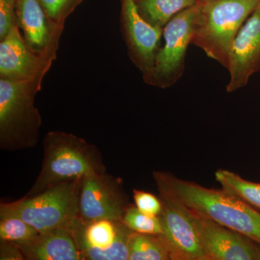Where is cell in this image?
Segmentation results:
<instances>
[{
    "label": "cell",
    "instance_id": "obj_1",
    "mask_svg": "<svg viewBox=\"0 0 260 260\" xmlns=\"http://www.w3.org/2000/svg\"><path fill=\"white\" fill-rule=\"evenodd\" d=\"M42 145V169L25 196L90 174L107 172L100 150L77 135L53 130L45 135Z\"/></svg>",
    "mask_w": 260,
    "mask_h": 260
},
{
    "label": "cell",
    "instance_id": "obj_2",
    "mask_svg": "<svg viewBox=\"0 0 260 260\" xmlns=\"http://www.w3.org/2000/svg\"><path fill=\"white\" fill-rule=\"evenodd\" d=\"M155 172L189 209L260 244V213L224 189H208L170 173Z\"/></svg>",
    "mask_w": 260,
    "mask_h": 260
},
{
    "label": "cell",
    "instance_id": "obj_3",
    "mask_svg": "<svg viewBox=\"0 0 260 260\" xmlns=\"http://www.w3.org/2000/svg\"><path fill=\"white\" fill-rule=\"evenodd\" d=\"M40 90L34 84L0 78L1 150H28L39 143L42 118L35 97Z\"/></svg>",
    "mask_w": 260,
    "mask_h": 260
},
{
    "label": "cell",
    "instance_id": "obj_4",
    "mask_svg": "<svg viewBox=\"0 0 260 260\" xmlns=\"http://www.w3.org/2000/svg\"><path fill=\"white\" fill-rule=\"evenodd\" d=\"M259 0H208L201 3L191 44L224 68L238 32Z\"/></svg>",
    "mask_w": 260,
    "mask_h": 260
},
{
    "label": "cell",
    "instance_id": "obj_5",
    "mask_svg": "<svg viewBox=\"0 0 260 260\" xmlns=\"http://www.w3.org/2000/svg\"><path fill=\"white\" fill-rule=\"evenodd\" d=\"M80 180L61 183L39 194L1 203L0 218L17 217L39 233L68 229L78 215Z\"/></svg>",
    "mask_w": 260,
    "mask_h": 260
},
{
    "label": "cell",
    "instance_id": "obj_6",
    "mask_svg": "<svg viewBox=\"0 0 260 260\" xmlns=\"http://www.w3.org/2000/svg\"><path fill=\"white\" fill-rule=\"evenodd\" d=\"M201 10V3L183 10L165 25L162 32L164 45L160 47L153 68L143 79L145 83L161 89L170 88L181 79L185 70L188 46Z\"/></svg>",
    "mask_w": 260,
    "mask_h": 260
},
{
    "label": "cell",
    "instance_id": "obj_7",
    "mask_svg": "<svg viewBox=\"0 0 260 260\" xmlns=\"http://www.w3.org/2000/svg\"><path fill=\"white\" fill-rule=\"evenodd\" d=\"M153 179L162 209L159 215L162 236L172 260H208L202 247L191 212L155 172Z\"/></svg>",
    "mask_w": 260,
    "mask_h": 260
},
{
    "label": "cell",
    "instance_id": "obj_8",
    "mask_svg": "<svg viewBox=\"0 0 260 260\" xmlns=\"http://www.w3.org/2000/svg\"><path fill=\"white\" fill-rule=\"evenodd\" d=\"M68 230L80 260H129L128 241L133 232L122 220L85 222L76 218Z\"/></svg>",
    "mask_w": 260,
    "mask_h": 260
},
{
    "label": "cell",
    "instance_id": "obj_9",
    "mask_svg": "<svg viewBox=\"0 0 260 260\" xmlns=\"http://www.w3.org/2000/svg\"><path fill=\"white\" fill-rule=\"evenodd\" d=\"M130 205L121 178L107 172L90 174L80 180L77 215L80 220H121Z\"/></svg>",
    "mask_w": 260,
    "mask_h": 260
},
{
    "label": "cell",
    "instance_id": "obj_10",
    "mask_svg": "<svg viewBox=\"0 0 260 260\" xmlns=\"http://www.w3.org/2000/svg\"><path fill=\"white\" fill-rule=\"evenodd\" d=\"M53 59L32 50L25 42L18 26L0 40V78L26 82L42 89L44 77Z\"/></svg>",
    "mask_w": 260,
    "mask_h": 260
},
{
    "label": "cell",
    "instance_id": "obj_11",
    "mask_svg": "<svg viewBox=\"0 0 260 260\" xmlns=\"http://www.w3.org/2000/svg\"><path fill=\"white\" fill-rule=\"evenodd\" d=\"M208 260H260V244L189 209Z\"/></svg>",
    "mask_w": 260,
    "mask_h": 260
},
{
    "label": "cell",
    "instance_id": "obj_12",
    "mask_svg": "<svg viewBox=\"0 0 260 260\" xmlns=\"http://www.w3.org/2000/svg\"><path fill=\"white\" fill-rule=\"evenodd\" d=\"M120 26L128 55L144 77L153 68L161 47L164 28L147 22L138 11L135 0H121Z\"/></svg>",
    "mask_w": 260,
    "mask_h": 260
},
{
    "label": "cell",
    "instance_id": "obj_13",
    "mask_svg": "<svg viewBox=\"0 0 260 260\" xmlns=\"http://www.w3.org/2000/svg\"><path fill=\"white\" fill-rule=\"evenodd\" d=\"M229 93L246 86L251 75L260 71V0L238 32L229 56Z\"/></svg>",
    "mask_w": 260,
    "mask_h": 260
},
{
    "label": "cell",
    "instance_id": "obj_14",
    "mask_svg": "<svg viewBox=\"0 0 260 260\" xmlns=\"http://www.w3.org/2000/svg\"><path fill=\"white\" fill-rule=\"evenodd\" d=\"M15 13V23L28 47L55 60L64 26L53 21L37 0H18Z\"/></svg>",
    "mask_w": 260,
    "mask_h": 260
},
{
    "label": "cell",
    "instance_id": "obj_15",
    "mask_svg": "<svg viewBox=\"0 0 260 260\" xmlns=\"http://www.w3.org/2000/svg\"><path fill=\"white\" fill-rule=\"evenodd\" d=\"M17 244L25 260H80L79 251L68 229L39 233L31 240Z\"/></svg>",
    "mask_w": 260,
    "mask_h": 260
},
{
    "label": "cell",
    "instance_id": "obj_16",
    "mask_svg": "<svg viewBox=\"0 0 260 260\" xmlns=\"http://www.w3.org/2000/svg\"><path fill=\"white\" fill-rule=\"evenodd\" d=\"M143 18L157 28H164L178 13L198 4V0H135Z\"/></svg>",
    "mask_w": 260,
    "mask_h": 260
},
{
    "label": "cell",
    "instance_id": "obj_17",
    "mask_svg": "<svg viewBox=\"0 0 260 260\" xmlns=\"http://www.w3.org/2000/svg\"><path fill=\"white\" fill-rule=\"evenodd\" d=\"M129 260H169L170 251L162 234L133 232L128 241Z\"/></svg>",
    "mask_w": 260,
    "mask_h": 260
},
{
    "label": "cell",
    "instance_id": "obj_18",
    "mask_svg": "<svg viewBox=\"0 0 260 260\" xmlns=\"http://www.w3.org/2000/svg\"><path fill=\"white\" fill-rule=\"evenodd\" d=\"M215 176L224 190L260 209L259 183L245 180L235 173L227 170H218Z\"/></svg>",
    "mask_w": 260,
    "mask_h": 260
},
{
    "label": "cell",
    "instance_id": "obj_19",
    "mask_svg": "<svg viewBox=\"0 0 260 260\" xmlns=\"http://www.w3.org/2000/svg\"><path fill=\"white\" fill-rule=\"evenodd\" d=\"M37 229L17 217L0 218V240L22 244L37 237Z\"/></svg>",
    "mask_w": 260,
    "mask_h": 260
},
{
    "label": "cell",
    "instance_id": "obj_20",
    "mask_svg": "<svg viewBox=\"0 0 260 260\" xmlns=\"http://www.w3.org/2000/svg\"><path fill=\"white\" fill-rule=\"evenodd\" d=\"M123 223L132 232L139 234H162L161 223L158 216H151L130 205L122 218Z\"/></svg>",
    "mask_w": 260,
    "mask_h": 260
},
{
    "label": "cell",
    "instance_id": "obj_21",
    "mask_svg": "<svg viewBox=\"0 0 260 260\" xmlns=\"http://www.w3.org/2000/svg\"><path fill=\"white\" fill-rule=\"evenodd\" d=\"M49 18L64 26L67 19L83 0H37Z\"/></svg>",
    "mask_w": 260,
    "mask_h": 260
},
{
    "label": "cell",
    "instance_id": "obj_22",
    "mask_svg": "<svg viewBox=\"0 0 260 260\" xmlns=\"http://www.w3.org/2000/svg\"><path fill=\"white\" fill-rule=\"evenodd\" d=\"M135 206L147 215L159 216L161 212L160 200L155 195L143 190H133Z\"/></svg>",
    "mask_w": 260,
    "mask_h": 260
},
{
    "label": "cell",
    "instance_id": "obj_23",
    "mask_svg": "<svg viewBox=\"0 0 260 260\" xmlns=\"http://www.w3.org/2000/svg\"><path fill=\"white\" fill-rule=\"evenodd\" d=\"M18 0H0V40L16 25L15 15Z\"/></svg>",
    "mask_w": 260,
    "mask_h": 260
},
{
    "label": "cell",
    "instance_id": "obj_24",
    "mask_svg": "<svg viewBox=\"0 0 260 260\" xmlns=\"http://www.w3.org/2000/svg\"><path fill=\"white\" fill-rule=\"evenodd\" d=\"M0 259L25 260V258L16 243L0 240Z\"/></svg>",
    "mask_w": 260,
    "mask_h": 260
},
{
    "label": "cell",
    "instance_id": "obj_25",
    "mask_svg": "<svg viewBox=\"0 0 260 260\" xmlns=\"http://www.w3.org/2000/svg\"><path fill=\"white\" fill-rule=\"evenodd\" d=\"M207 1H208V0H198V3H205V2H207Z\"/></svg>",
    "mask_w": 260,
    "mask_h": 260
}]
</instances>
